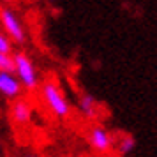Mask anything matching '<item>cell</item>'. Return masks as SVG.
Here are the masks:
<instances>
[{"label": "cell", "instance_id": "cell-4", "mask_svg": "<svg viewBox=\"0 0 157 157\" xmlns=\"http://www.w3.org/2000/svg\"><path fill=\"white\" fill-rule=\"evenodd\" d=\"M23 92L21 83L13 72H0V94L7 99H20Z\"/></svg>", "mask_w": 157, "mask_h": 157}, {"label": "cell", "instance_id": "cell-6", "mask_svg": "<svg viewBox=\"0 0 157 157\" xmlns=\"http://www.w3.org/2000/svg\"><path fill=\"white\" fill-rule=\"evenodd\" d=\"M11 117L13 122L18 125H27L32 120V106H30L27 101L23 99H16L11 106Z\"/></svg>", "mask_w": 157, "mask_h": 157}, {"label": "cell", "instance_id": "cell-7", "mask_svg": "<svg viewBox=\"0 0 157 157\" xmlns=\"http://www.w3.org/2000/svg\"><path fill=\"white\" fill-rule=\"evenodd\" d=\"M79 109L85 117H95L97 115V101L94 97L92 94H81L79 95Z\"/></svg>", "mask_w": 157, "mask_h": 157}, {"label": "cell", "instance_id": "cell-2", "mask_svg": "<svg viewBox=\"0 0 157 157\" xmlns=\"http://www.w3.org/2000/svg\"><path fill=\"white\" fill-rule=\"evenodd\" d=\"M43 99L46 102V106L50 108V111L57 118H67L69 113H71V104L67 102V99L64 97V94L60 90V86H58L57 81H53V79H48V81H44L43 83Z\"/></svg>", "mask_w": 157, "mask_h": 157}, {"label": "cell", "instance_id": "cell-9", "mask_svg": "<svg viewBox=\"0 0 157 157\" xmlns=\"http://www.w3.org/2000/svg\"><path fill=\"white\" fill-rule=\"evenodd\" d=\"M0 72H13V74H14L13 55H2V53H0Z\"/></svg>", "mask_w": 157, "mask_h": 157}, {"label": "cell", "instance_id": "cell-5", "mask_svg": "<svg viewBox=\"0 0 157 157\" xmlns=\"http://www.w3.org/2000/svg\"><path fill=\"white\" fill-rule=\"evenodd\" d=\"M88 140H90V145H92V148L95 150V152H99V154L109 152L111 145H113L111 134H109V132H108V131L102 127V125H95V127H92V131H90V136H88Z\"/></svg>", "mask_w": 157, "mask_h": 157}, {"label": "cell", "instance_id": "cell-10", "mask_svg": "<svg viewBox=\"0 0 157 157\" xmlns=\"http://www.w3.org/2000/svg\"><path fill=\"white\" fill-rule=\"evenodd\" d=\"M0 53L2 55H13V41L0 30Z\"/></svg>", "mask_w": 157, "mask_h": 157}, {"label": "cell", "instance_id": "cell-3", "mask_svg": "<svg viewBox=\"0 0 157 157\" xmlns=\"http://www.w3.org/2000/svg\"><path fill=\"white\" fill-rule=\"evenodd\" d=\"M0 25H2V32L13 43L23 44L27 41V34H25V29H23V23L20 20V16L14 13V9L0 7Z\"/></svg>", "mask_w": 157, "mask_h": 157}, {"label": "cell", "instance_id": "cell-8", "mask_svg": "<svg viewBox=\"0 0 157 157\" xmlns=\"http://www.w3.org/2000/svg\"><path fill=\"white\" fill-rule=\"evenodd\" d=\"M117 147H118V154L120 155H129L136 148V138L132 134H124Z\"/></svg>", "mask_w": 157, "mask_h": 157}, {"label": "cell", "instance_id": "cell-11", "mask_svg": "<svg viewBox=\"0 0 157 157\" xmlns=\"http://www.w3.org/2000/svg\"><path fill=\"white\" fill-rule=\"evenodd\" d=\"M25 157H39L37 154H32V152H29V154H25Z\"/></svg>", "mask_w": 157, "mask_h": 157}, {"label": "cell", "instance_id": "cell-1", "mask_svg": "<svg viewBox=\"0 0 157 157\" xmlns=\"http://www.w3.org/2000/svg\"><path fill=\"white\" fill-rule=\"evenodd\" d=\"M13 62H14V76L21 83L23 90L36 92L39 86V76H37L32 58L23 51H16L13 55Z\"/></svg>", "mask_w": 157, "mask_h": 157}]
</instances>
